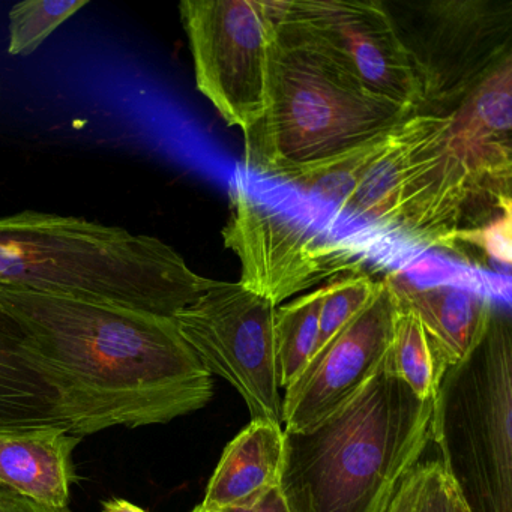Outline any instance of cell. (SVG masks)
Returning <instances> with one entry per match:
<instances>
[{
  "label": "cell",
  "mask_w": 512,
  "mask_h": 512,
  "mask_svg": "<svg viewBox=\"0 0 512 512\" xmlns=\"http://www.w3.org/2000/svg\"><path fill=\"white\" fill-rule=\"evenodd\" d=\"M380 281L368 275H352L326 284L320 308L319 340L316 353L340 334L376 296ZM314 353V355H316Z\"/></svg>",
  "instance_id": "cell-22"
},
{
  "label": "cell",
  "mask_w": 512,
  "mask_h": 512,
  "mask_svg": "<svg viewBox=\"0 0 512 512\" xmlns=\"http://www.w3.org/2000/svg\"><path fill=\"white\" fill-rule=\"evenodd\" d=\"M0 307L25 332L59 419L76 436L167 424L214 395L212 374L172 317L8 287Z\"/></svg>",
  "instance_id": "cell-1"
},
{
  "label": "cell",
  "mask_w": 512,
  "mask_h": 512,
  "mask_svg": "<svg viewBox=\"0 0 512 512\" xmlns=\"http://www.w3.org/2000/svg\"><path fill=\"white\" fill-rule=\"evenodd\" d=\"M385 370L401 380L421 400H434L445 374L421 320L400 298Z\"/></svg>",
  "instance_id": "cell-20"
},
{
  "label": "cell",
  "mask_w": 512,
  "mask_h": 512,
  "mask_svg": "<svg viewBox=\"0 0 512 512\" xmlns=\"http://www.w3.org/2000/svg\"><path fill=\"white\" fill-rule=\"evenodd\" d=\"M512 59L482 80L451 115L452 148L482 197L511 203Z\"/></svg>",
  "instance_id": "cell-12"
},
{
  "label": "cell",
  "mask_w": 512,
  "mask_h": 512,
  "mask_svg": "<svg viewBox=\"0 0 512 512\" xmlns=\"http://www.w3.org/2000/svg\"><path fill=\"white\" fill-rule=\"evenodd\" d=\"M271 25L268 109L244 131V164L250 172L278 179L356 148L416 115L365 89L298 32L272 20Z\"/></svg>",
  "instance_id": "cell-4"
},
{
  "label": "cell",
  "mask_w": 512,
  "mask_h": 512,
  "mask_svg": "<svg viewBox=\"0 0 512 512\" xmlns=\"http://www.w3.org/2000/svg\"><path fill=\"white\" fill-rule=\"evenodd\" d=\"M392 130L334 157L286 173L277 181L292 185L307 196L334 206L343 214L371 164L388 146Z\"/></svg>",
  "instance_id": "cell-18"
},
{
  "label": "cell",
  "mask_w": 512,
  "mask_h": 512,
  "mask_svg": "<svg viewBox=\"0 0 512 512\" xmlns=\"http://www.w3.org/2000/svg\"><path fill=\"white\" fill-rule=\"evenodd\" d=\"M217 280L155 236L79 217H0V287L173 317Z\"/></svg>",
  "instance_id": "cell-2"
},
{
  "label": "cell",
  "mask_w": 512,
  "mask_h": 512,
  "mask_svg": "<svg viewBox=\"0 0 512 512\" xmlns=\"http://www.w3.org/2000/svg\"><path fill=\"white\" fill-rule=\"evenodd\" d=\"M284 457L283 425L251 421L224 448L200 505L215 511L253 506L280 485Z\"/></svg>",
  "instance_id": "cell-15"
},
{
  "label": "cell",
  "mask_w": 512,
  "mask_h": 512,
  "mask_svg": "<svg viewBox=\"0 0 512 512\" xmlns=\"http://www.w3.org/2000/svg\"><path fill=\"white\" fill-rule=\"evenodd\" d=\"M263 5L272 22L325 50L365 89L418 113L421 89L391 11L383 2L284 0Z\"/></svg>",
  "instance_id": "cell-9"
},
{
  "label": "cell",
  "mask_w": 512,
  "mask_h": 512,
  "mask_svg": "<svg viewBox=\"0 0 512 512\" xmlns=\"http://www.w3.org/2000/svg\"><path fill=\"white\" fill-rule=\"evenodd\" d=\"M433 406L383 365L343 409L311 430L284 431L280 488L290 512H385L433 442Z\"/></svg>",
  "instance_id": "cell-3"
},
{
  "label": "cell",
  "mask_w": 512,
  "mask_h": 512,
  "mask_svg": "<svg viewBox=\"0 0 512 512\" xmlns=\"http://www.w3.org/2000/svg\"><path fill=\"white\" fill-rule=\"evenodd\" d=\"M275 310L241 284L217 280L172 319L203 367L244 398L251 421L283 425V397L275 373Z\"/></svg>",
  "instance_id": "cell-8"
},
{
  "label": "cell",
  "mask_w": 512,
  "mask_h": 512,
  "mask_svg": "<svg viewBox=\"0 0 512 512\" xmlns=\"http://www.w3.org/2000/svg\"><path fill=\"white\" fill-rule=\"evenodd\" d=\"M463 500L440 461L425 463L424 481L413 512H460Z\"/></svg>",
  "instance_id": "cell-24"
},
{
  "label": "cell",
  "mask_w": 512,
  "mask_h": 512,
  "mask_svg": "<svg viewBox=\"0 0 512 512\" xmlns=\"http://www.w3.org/2000/svg\"><path fill=\"white\" fill-rule=\"evenodd\" d=\"M397 307L391 278H385L373 301L284 389V431L299 433L316 427L347 406L382 371L392 343Z\"/></svg>",
  "instance_id": "cell-10"
},
{
  "label": "cell",
  "mask_w": 512,
  "mask_h": 512,
  "mask_svg": "<svg viewBox=\"0 0 512 512\" xmlns=\"http://www.w3.org/2000/svg\"><path fill=\"white\" fill-rule=\"evenodd\" d=\"M457 244H469L487 254L491 262L505 269L509 274L512 262V212L503 209L499 217L475 229H458L445 236L440 242L442 248H454Z\"/></svg>",
  "instance_id": "cell-23"
},
{
  "label": "cell",
  "mask_w": 512,
  "mask_h": 512,
  "mask_svg": "<svg viewBox=\"0 0 512 512\" xmlns=\"http://www.w3.org/2000/svg\"><path fill=\"white\" fill-rule=\"evenodd\" d=\"M37 425H62L56 395L32 359L25 332L0 307V430Z\"/></svg>",
  "instance_id": "cell-17"
},
{
  "label": "cell",
  "mask_w": 512,
  "mask_h": 512,
  "mask_svg": "<svg viewBox=\"0 0 512 512\" xmlns=\"http://www.w3.org/2000/svg\"><path fill=\"white\" fill-rule=\"evenodd\" d=\"M431 440L467 512H512V334L494 310L475 352L448 368L434 397Z\"/></svg>",
  "instance_id": "cell-5"
},
{
  "label": "cell",
  "mask_w": 512,
  "mask_h": 512,
  "mask_svg": "<svg viewBox=\"0 0 512 512\" xmlns=\"http://www.w3.org/2000/svg\"><path fill=\"white\" fill-rule=\"evenodd\" d=\"M325 292L326 286L319 287L275 310V373L280 389L289 388L316 353Z\"/></svg>",
  "instance_id": "cell-19"
},
{
  "label": "cell",
  "mask_w": 512,
  "mask_h": 512,
  "mask_svg": "<svg viewBox=\"0 0 512 512\" xmlns=\"http://www.w3.org/2000/svg\"><path fill=\"white\" fill-rule=\"evenodd\" d=\"M0 512H71L68 508H50L0 487Z\"/></svg>",
  "instance_id": "cell-26"
},
{
  "label": "cell",
  "mask_w": 512,
  "mask_h": 512,
  "mask_svg": "<svg viewBox=\"0 0 512 512\" xmlns=\"http://www.w3.org/2000/svg\"><path fill=\"white\" fill-rule=\"evenodd\" d=\"M193 512H220V511H215V509L203 508L202 505H199V506H197V508L193 509Z\"/></svg>",
  "instance_id": "cell-29"
},
{
  "label": "cell",
  "mask_w": 512,
  "mask_h": 512,
  "mask_svg": "<svg viewBox=\"0 0 512 512\" xmlns=\"http://www.w3.org/2000/svg\"><path fill=\"white\" fill-rule=\"evenodd\" d=\"M88 0H26L8 14V53L28 56L68 19L88 7Z\"/></svg>",
  "instance_id": "cell-21"
},
{
  "label": "cell",
  "mask_w": 512,
  "mask_h": 512,
  "mask_svg": "<svg viewBox=\"0 0 512 512\" xmlns=\"http://www.w3.org/2000/svg\"><path fill=\"white\" fill-rule=\"evenodd\" d=\"M397 31L421 89L419 115H452L482 80L512 59L511 2H430L416 14V25Z\"/></svg>",
  "instance_id": "cell-6"
},
{
  "label": "cell",
  "mask_w": 512,
  "mask_h": 512,
  "mask_svg": "<svg viewBox=\"0 0 512 512\" xmlns=\"http://www.w3.org/2000/svg\"><path fill=\"white\" fill-rule=\"evenodd\" d=\"M229 197L232 214L221 235L241 262L245 289L280 307L334 272L331 248L254 199L241 181L232 182Z\"/></svg>",
  "instance_id": "cell-11"
},
{
  "label": "cell",
  "mask_w": 512,
  "mask_h": 512,
  "mask_svg": "<svg viewBox=\"0 0 512 512\" xmlns=\"http://www.w3.org/2000/svg\"><path fill=\"white\" fill-rule=\"evenodd\" d=\"M103 512H148L125 499H110L103 503Z\"/></svg>",
  "instance_id": "cell-28"
},
{
  "label": "cell",
  "mask_w": 512,
  "mask_h": 512,
  "mask_svg": "<svg viewBox=\"0 0 512 512\" xmlns=\"http://www.w3.org/2000/svg\"><path fill=\"white\" fill-rule=\"evenodd\" d=\"M182 26L199 92L242 133L268 109L272 25L257 0H184Z\"/></svg>",
  "instance_id": "cell-7"
},
{
  "label": "cell",
  "mask_w": 512,
  "mask_h": 512,
  "mask_svg": "<svg viewBox=\"0 0 512 512\" xmlns=\"http://www.w3.org/2000/svg\"><path fill=\"white\" fill-rule=\"evenodd\" d=\"M451 115H412L392 130L385 151L371 164L343 214L394 229L412 182L446 142Z\"/></svg>",
  "instance_id": "cell-13"
},
{
  "label": "cell",
  "mask_w": 512,
  "mask_h": 512,
  "mask_svg": "<svg viewBox=\"0 0 512 512\" xmlns=\"http://www.w3.org/2000/svg\"><path fill=\"white\" fill-rule=\"evenodd\" d=\"M82 437L62 425L0 430V487L50 508H68Z\"/></svg>",
  "instance_id": "cell-14"
},
{
  "label": "cell",
  "mask_w": 512,
  "mask_h": 512,
  "mask_svg": "<svg viewBox=\"0 0 512 512\" xmlns=\"http://www.w3.org/2000/svg\"><path fill=\"white\" fill-rule=\"evenodd\" d=\"M425 463H418L398 485L385 512H413L422 481H424Z\"/></svg>",
  "instance_id": "cell-25"
},
{
  "label": "cell",
  "mask_w": 512,
  "mask_h": 512,
  "mask_svg": "<svg viewBox=\"0 0 512 512\" xmlns=\"http://www.w3.org/2000/svg\"><path fill=\"white\" fill-rule=\"evenodd\" d=\"M391 281L398 298L421 320L443 370L469 358L487 335L496 310L487 296L446 284L416 287Z\"/></svg>",
  "instance_id": "cell-16"
},
{
  "label": "cell",
  "mask_w": 512,
  "mask_h": 512,
  "mask_svg": "<svg viewBox=\"0 0 512 512\" xmlns=\"http://www.w3.org/2000/svg\"><path fill=\"white\" fill-rule=\"evenodd\" d=\"M460 512H467V509H466V506H464V503H463V505H461Z\"/></svg>",
  "instance_id": "cell-30"
},
{
  "label": "cell",
  "mask_w": 512,
  "mask_h": 512,
  "mask_svg": "<svg viewBox=\"0 0 512 512\" xmlns=\"http://www.w3.org/2000/svg\"><path fill=\"white\" fill-rule=\"evenodd\" d=\"M220 512H290V509L289 506H287L286 499H284L283 491H281L280 485H278V487L268 491V493H266L259 502L254 503L253 506H248V508L226 509V511Z\"/></svg>",
  "instance_id": "cell-27"
}]
</instances>
